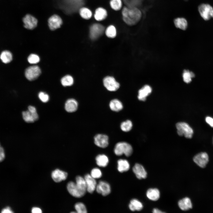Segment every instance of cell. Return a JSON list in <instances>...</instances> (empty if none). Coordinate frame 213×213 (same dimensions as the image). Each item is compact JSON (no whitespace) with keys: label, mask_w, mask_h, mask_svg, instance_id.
I'll use <instances>...</instances> for the list:
<instances>
[{"label":"cell","mask_w":213,"mask_h":213,"mask_svg":"<svg viewBox=\"0 0 213 213\" xmlns=\"http://www.w3.org/2000/svg\"><path fill=\"white\" fill-rule=\"evenodd\" d=\"M151 88L149 85H145L138 91V99L140 101H145L146 97L151 93Z\"/></svg>","instance_id":"18"},{"label":"cell","mask_w":213,"mask_h":213,"mask_svg":"<svg viewBox=\"0 0 213 213\" xmlns=\"http://www.w3.org/2000/svg\"><path fill=\"white\" fill-rule=\"evenodd\" d=\"M94 140L95 144L101 148H105L109 145V137L106 135L97 134L94 136Z\"/></svg>","instance_id":"12"},{"label":"cell","mask_w":213,"mask_h":213,"mask_svg":"<svg viewBox=\"0 0 213 213\" xmlns=\"http://www.w3.org/2000/svg\"><path fill=\"white\" fill-rule=\"evenodd\" d=\"M122 14L124 21L128 25H132L138 22L142 14L140 10L136 7H125L122 10Z\"/></svg>","instance_id":"1"},{"label":"cell","mask_w":213,"mask_h":213,"mask_svg":"<svg viewBox=\"0 0 213 213\" xmlns=\"http://www.w3.org/2000/svg\"><path fill=\"white\" fill-rule=\"evenodd\" d=\"M96 190L99 193L106 196L111 193V188L109 184L104 181H100L97 184Z\"/></svg>","instance_id":"11"},{"label":"cell","mask_w":213,"mask_h":213,"mask_svg":"<svg viewBox=\"0 0 213 213\" xmlns=\"http://www.w3.org/2000/svg\"><path fill=\"white\" fill-rule=\"evenodd\" d=\"M41 73L39 67L37 65L30 66L28 67L25 72V77L30 81L34 80L37 78Z\"/></svg>","instance_id":"7"},{"label":"cell","mask_w":213,"mask_h":213,"mask_svg":"<svg viewBox=\"0 0 213 213\" xmlns=\"http://www.w3.org/2000/svg\"><path fill=\"white\" fill-rule=\"evenodd\" d=\"M117 169L119 172L122 173L128 171L130 168V165L126 159H120L117 162Z\"/></svg>","instance_id":"21"},{"label":"cell","mask_w":213,"mask_h":213,"mask_svg":"<svg viewBox=\"0 0 213 213\" xmlns=\"http://www.w3.org/2000/svg\"><path fill=\"white\" fill-rule=\"evenodd\" d=\"M199 13L203 19L208 20L213 18V8L208 4H202L198 7Z\"/></svg>","instance_id":"5"},{"label":"cell","mask_w":213,"mask_h":213,"mask_svg":"<svg viewBox=\"0 0 213 213\" xmlns=\"http://www.w3.org/2000/svg\"><path fill=\"white\" fill-rule=\"evenodd\" d=\"M133 149L132 146L125 142L117 143L114 148V152L117 156L124 154L127 157L130 156L132 154Z\"/></svg>","instance_id":"2"},{"label":"cell","mask_w":213,"mask_h":213,"mask_svg":"<svg viewBox=\"0 0 213 213\" xmlns=\"http://www.w3.org/2000/svg\"><path fill=\"white\" fill-rule=\"evenodd\" d=\"M75 208L78 213H86L87 210L85 205L82 203L78 202L75 205Z\"/></svg>","instance_id":"35"},{"label":"cell","mask_w":213,"mask_h":213,"mask_svg":"<svg viewBox=\"0 0 213 213\" xmlns=\"http://www.w3.org/2000/svg\"><path fill=\"white\" fill-rule=\"evenodd\" d=\"M28 60L30 64H36L40 61V59L38 55L35 54H31L28 57Z\"/></svg>","instance_id":"38"},{"label":"cell","mask_w":213,"mask_h":213,"mask_svg":"<svg viewBox=\"0 0 213 213\" xmlns=\"http://www.w3.org/2000/svg\"><path fill=\"white\" fill-rule=\"evenodd\" d=\"M133 171L138 179H144L147 177V173L141 164L136 163L133 168Z\"/></svg>","instance_id":"16"},{"label":"cell","mask_w":213,"mask_h":213,"mask_svg":"<svg viewBox=\"0 0 213 213\" xmlns=\"http://www.w3.org/2000/svg\"><path fill=\"white\" fill-rule=\"evenodd\" d=\"M78 106L77 101L75 99H71L66 101L65 104V109L67 112H72L77 110Z\"/></svg>","instance_id":"19"},{"label":"cell","mask_w":213,"mask_h":213,"mask_svg":"<svg viewBox=\"0 0 213 213\" xmlns=\"http://www.w3.org/2000/svg\"><path fill=\"white\" fill-rule=\"evenodd\" d=\"M66 172L56 169L53 171L51 173V177L53 180L56 182H59L66 180L67 176Z\"/></svg>","instance_id":"17"},{"label":"cell","mask_w":213,"mask_h":213,"mask_svg":"<svg viewBox=\"0 0 213 213\" xmlns=\"http://www.w3.org/2000/svg\"><path fill=\"white\" fill-rule=\"evenodd\" d=\"M95 159L97 164L101 167H106L109 162L108 157L104 154L98 155L96 157Z\"/></svg>","instance_id":"22"},{"label":"cell","mask_w":213,"mask_h":213,"mask_svg":"<svg viewBox=\"0 0 213 213\" xmlns=\"http://www.w3.org/2000/svg\"><path fill=\"white\" fill-rule=\"evenodd\" d=\"M84 178L86 182L87 191L90 193H93L96 190L97 185L95 179L88 174H86Z\"/></svg>","instance_id":"15"},{"label":"cell","mask_w":213,"mask_h":213,"mask_svg":"<svg viewBox=\"0 0 213 213\" xmlns=\"http://www.w3.org/2000/svg\"><path fill=\"white\" fill-rule=\"evenodd\" d=\"M67 188L68 192L72 196L76 198L83 196L86 192L83 191L74 182H69L67 184Z\"/></svg>","instance_id":"6"},{"label":"cell","mask_w":213,"mask_h":213,"mask_svg":"<svg viewBox=\"0 0 213 213\" xmlns=\"http://www.w3.org/2000/svg\"><path fill=\"white\" fill-rule=\"evenodd\" d=\"M146 195L147 198L150 200L156 201L159 199L160 194L158 189L155 188L149 189L146 192Z\"/></svg>","instance_id":"23"},{"label":"cell","mask_w":213,"mask_h":213,"mask_svg":"<svg viewBox=\"0 0 213 213\" xmlns=\"http://www.w3.org/2000/svg\"><path fill=\"white\" fill-rule=\"evenodd\" d=\"M107 15L106 11L102 7L97 8L94 14V18L97 21H101L105 19Z\"/></svg>","instance_id":"26"},{"label":"cell","mask_w":213,"mask_h":213,"mask_svg":"<svg viewBox=\"0 0 213 213\" xmlns=\"http://www.w3.org/2000/svg\"></svg>","instance_id":"46"},{"label":"cell","mask_w":213,"mask_h":213,"mask_svg":"<svg viewBox=\"0 0 213 213\" xmlns=\"http://www.w3.org/2000/svg\"><path fill=\"white\" fill-rule=\"evenodd\" d=\"M110 4L112 9L118 10L121 9L122 3L121 0H111Z\"/></svg>","instance_id":"36"},{"label":"cell","mask_w":213,"mask_h":213,"mask_svg":"<svg viewBox=\"0 0 213 213\" xmlns=\"http://www.w3.org/2000/svg\"><path fill=\"white\" fill-rule=\"evenodd\" d=\"M22 116L24 121L28 123L33 122L38 118L36 108L31 106H28V110L22 112Z\"/></svg>","instance_id":"4"},{"label":"cell","mask_w":213,"mask_h":213,"mask_svg":"<svg viewBox=\"0 0 213 213\" xmlns=\"http://www.w3.org/2000/svg\"><path fill=\"white\" fill-rule=\"evenodd\" d=\"M175 26L178 28L182 30H185L188 26L186 20L183 18H177L174 20Z\"/></svg>","instance_id":"27"},{"label":"cell","mask_w":213,"mask_h":213,"mask_svg":"<svg viewBox=\"0 0 213 213\" xmlns=\"http://www.w3.org/2000/svg\"><path fill=\"white\" fill-rule=\"evenodd\" d=\"M0 58L4 63L7 64L10 62L12 59V55L9 51L5 50L2 51L0 55Z\"/></svg>","instance_id":"28"},{"label":"cell","mask_w":213,"mask_h":213,"mask_svg":"<svg viewBox=\"0 0 213 213\" xmlns=\"http://www.w3.org/2000/svg\"><path fill=\"white\" fill-rule=\"evenodd\" d=\"M62 23L61 18L58 15L54 14L50 17L48 20V26L51 30L59 28Z\"/></svg>","instance_id":"14"},{"label":"cell","mask_w":213,"mask_h":213,"mask_svg":"<svg viewBox=\"0 0 213 213\" xmlns=\"http://www.w3.org/2000/svg\"><path fill=\"white\" fill-rule=\"evenodd\" d=\"M90 175L95 179L100 178L102 175L101 170L97 168H93L91 170Z\"/></svg>","instance_id":"37"},{"label":"cell","mask_w":213,"mask_h":213,"mask_svg":"<svg viewBox=\"0 0 213 213\" xmlns=\"http://www.w3.org/2000/svg\"><path fill=\"white\" fill-rule=\"evenodd\" d=\"M206 122L212 128H213V118L209 117L207 116L205 118Z\"/></svg>","instance_id":"40"},{"label":"cell","mask_w":213,"mask_h":213,"mask_svg":"<svg viewBox=\"0 0 213 213\" xmlns=\"http://www.w3.org/2000/svg\"><path fill=\"white\" fill-rule=\"evenodd\" d=\"M39 98L43 102H47L49 99V96L46 93L43 92H40L38 95Z\"/></svg>","instance_id":"39"},{"label":"cell","mask_w":213,"mask_h":213,"mask_svg":"<svg viewBox=\"0 0 213 213\" xmlns=\"http://www.w3.org/2000/svg\"><path fill=\"white\" fill-rule=\"evenodd\" d=\"M76 183L84 191L87 192L86 185L84 178L78 176L76 178Z\"/></svg>","instance_id":"33"},{"label":"cell","mask_w":213,"mask_h":213,"mask_svg":"<svg viewBox=\"0 0 213 213\" xmlns=\"http://www.w3.org/2000/svg\"><path fill=\"white\" fill-rule=\"evenodd\" d=\"M116 30L115 27L113 25L109 26L106 29L105 33L109 38H114L116 35Z\"/></svg>","instance_id":"34"},{"label":"cell","mask_w":213,"mask_h":213,"mask_svg":"<svg viewBox=\"0 0 213 213\" xmlns=\"http://www.w3.org/2000/svg\"><path fill=\"white\" fill-rule=\"evenodd\" d=\"M194 74L188 70H185L183 74V81L186 83H190L192 80V78L195 77Z\"/></svg>","instance_id":"29"},{"label":"cell","mask_w":213,"mask_h":213,"mask_svg":"<svg viewBox=\"0 0 213 213\" xmlns=\"http://www.w3.org/2000/svg\"><path fill=\"white\" fill-rule=\"evenodd\" d=\"M128 206L130 210L132 211H140L143 208L142 203L138 200L135 199L130 201Z\"/></svg>","instance_id":"25"},{"label":"cell","mask_w":213,"mask_h":213,"mask_svg":"<svg viewBox=\"0 0 213 213\" xmlns=\"http://www.w3.org/2000/svg\"><path fill=\"white\" fill-rule=\"evenodd\" d=\"M5 157V152L3 148L0 146V162L4 159Z\"/></svg>","instance_id":"41"},{"label":"cell","mask_w":213,"mask_h":213,"mask_svg":"<svg viewBox=\"0 0 213 213\" xmlns=\"http://www.w3.org/2000/svg\"><path fill=\"white\" fill-rule=\"evenodd\" d=\"M104 27L101 25L96 23L93 24L90 29V36L93 40L98 38L103 33L104 31Z\"/></svg>","instance_id":"10"},{"label":"cell","mask_w":213,"mask_h":213,"mask_svg":"<svg viewBox=\"0 0 213 213\" xmlns=\"http://www.w3.org/2000/svg\"><path fill=\"white\" fill-rule=\"evenodd\" d=\"M177 133L180 136H184L187 138H192L193 131L192 128L187 123L180 122L177 123L176 125Z\"/></svg>","instance_id":"3"},{"label":"cell","mask_w":213,"mask_h":213,"mask_svg":"<svg viewBox=\"0 0 213 213\" xmlns=\"http://www.w3.org/2000/svg\"><path fill=\"white\" fill-rule=\"evenodd\" d=\"M133 127L132 122L127 120L122 122L120 125L121 130L125 132H128L131 130Z\"/></svg>","instance_id":"32"},{"label":"cell","mask_w":213,"mask_h":213,"mask_svg":"<svg viewBox=\"0 0 213 213\" xmlns=\"http://www.w3.org/2000/svg\"><path fill=\"white\" fill-rule=\"evenodd\" d=\"M152 212L154 213H162L164 212L156 208L154 209L153 210Z\"/></svg>","instance_id":"44"},{"label":"cell","mask_w":213,"mask_h":213,"mask_svg":"<svg viewBox=\"0 0 213 213\" xmlns=\"http://www.w3.org/2000/svg\"><path fill=\"white\" fill-rule=\"evenodd\" d=\"M194 162L201 168H204L208 163L209 157L205 152H202L196 155L193 158Z\"/></svg>","instance_id":"9"},{"label":"cell","mask_w":213,"mask_h":213,"mask_svg":"<svg viewBox=\"0 0 213 213\" xmlns=\"http://www.w3.org/2000/svg\"></svg>","instance_id":"45"},{"label":"cell","mask_w":213,"mask_h":213,"mask_svg":"<svg viewBox=\"0 0 213 213\" xmlns=\"http://www.w3.org/2000/svg\"><path fill=\"white\" fill-rule=\"evenodd\" d=\"M178 205L180 208L183 211L188 210L192 207L191 200L188 197H185L179 200Z\"/></svg>","instance_id":"20"},{"label":"cell","mask_w":213,"mask_h":213,"mask_svg":"<svg viewBox=\"0 0 213 213\" xmlns=\"http://www.w3.org/2000/svg\"><path fill=\"white\" fill-rule=\"evenodd\" d=\"M79 13L80 16L85 19H89L92 15V13L90 10L86 7L81 8L80 10Z\"/></svg>","instance_id":"30"},{"label":"cell","mask_w":213,"mask_h":213,"mask_svg":"<svg viewBox=\"0 0 213 213\" xmlns=\"http://www.w3.org/2000/svg\"><path fill=\"white\" fill-rule=\"evenodd\" d=\"M110 109L113 111L118 112L123 108L122 103L117 99H115L111 100L109 103Z\"/></svg>","instance_id":"24"},{"label":"cell","mask_w":213,"mask_h":213,"mask_svg":"<svg viewBox=\"0 0 213 213\" xmlns=\"http://www.w3.org/2000/svg\"><path fill=\"white\" fill-rule=\"evenodd\" d=\"M103 82L105 87L108 90L110 91H117L120 86L119 83L112 77H106L104 79Z\"/></svg>","instance_id":"8"},{"label":"cell","mask_w":213,"mask_h":213,"mask_svg":"<svg viewBox=\"0 0 213 213\" xmlns=\"http://www.w3.org/2000/svg\"><path fill=\"white\" fill-rule=\"evenodd\" d=\"M31 211L33 213H41L42 212V210L40 208L37 207L33 208Z\"/></svg>","instance_id":"42"},{"label":"cell","mask_w":213,"mask_h":213,"mask_svg":"<svg viewBox=\"0 0 213 213\" xmlns=\"http://www.w3.org/2000/svg\"><path fill=\"white\" fill-rule=\"evenodd\" d=\"M1 213H13V212L9 207H7L3 209L1 211Z\"/></svg>","instance_id":"43"},{"label":"cell","mask_w":213,"mask_h":213,"mask_svg":"<svg viewBox=\"0 0 213 213\" xmlns=\"http://www.w3.org/2000/svg\"><path fill=\"white\" fill-rule=\"evenodd\" d=\"M23 22L24 27L29 30H32L35 28L38 24L37 19L30 14H27L24 17Z\"/></svg>","instance_id":"13"},{"label":"cell","mask_w":213,"mask_h":213,"mask_svg":"<svg viewBox=\"0 0 213 213\" xmlns=\"http://www.w3.org/2000/svg\"><path fill=\"white\" fill-rule=\"evenodd\" d=\"M73 78L69 75L63 77L61 80V83L64 86H71L73 84Z\"/></svg>","instance_id":"31"}]
</instances>
